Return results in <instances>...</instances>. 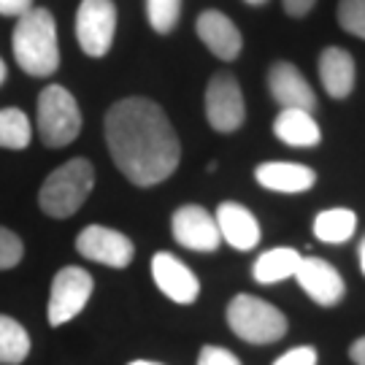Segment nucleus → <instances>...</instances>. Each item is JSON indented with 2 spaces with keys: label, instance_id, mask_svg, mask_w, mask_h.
<instances>
[{
  "label": "nucleus",
  "instance_id": "nucleus-1",
  "mask_svg": "<svg viewBox=\"0 0 365 365\" xmlns=\"http://www.w3.org/2000/svg\"><path fill=\"white\" fill-rule=\"evenodd\" d=\"M106 146L117 170L135 187H157L182 163V144L163 106L122 98L106 111Z\"/></svg>",
  "mask_w": 365,
  "mask_h": 365
},
{
  "label": "nucleus",
  "instance_id": "nucleus-2",
  "mask_svg": "<svg viewBox=\"0 0 365 365\" xmlns=\"http://www.w3.org/2000/svg\"><path fill=\"white\" fill-rule=\"evenodd\" d=\"M11 49L16 66L27 76H52L60 68V41H57V25L52 14L36 6L22 14L11 33Z\"/></svg>",
  "mask_w": 365,
  "mask_h": 365
},
{
  "label": "nucleus",
  "instance_id": "nucleus-3",
  "mask_svg": "<svg viewBox=\"0 0 365 365\" xmlns=\"http://www.w3.org/2000/svg\"><path fill=\"white\" fill-rule=\"evenodd\" d=\"M95 187V168L87 157H73L54 168L38 190V206L52 220H68L73 217Z\"/></svg>",
  "mask_w": 365,
  "mask_h": 365
},
{
  "label": "nucleus",
  "instance_id": "nucleus-4",
  "mask_svg": "<svg viewBox=\"0 0 365 365\" xmlns=\"http://www.w3.org/2000/svg\"><path fill=\"white\" fill-rule=\"evenodd\" d=\"M225 317H227V327L235 336L255 346H268V344L282 341L289 327L284 312H279L274 303L257 298V295H247V292L235 295L227 303Z\"/></svg>",
  "mask_w": 365,
  "mask_h": 365
},
{
  "label": "nucleus",
  "instance_id": "nucleus-5",
  "mask_svg": "<svg viewBox=\"0 0 365 365\" xmlns=\"http://www.w3.org/2000/svg\"><path fill=\"white\" fill-rule=\"evenodd\" d=\"M41 144L49 149L71 146L81 133V108L76 98L63 84H49L38 95V114H36Z\"/></svg>",
  "mask_w": 365,
  "mask_h": 365
},
{
  "label": "nucleus",
  "instance_id": "nucleus-6",
  "mask_svg": "<svg viewBox=\"0 0 365 365\" xmlns=\"http://www.w3.org/2000/svg\"><path fill=\"white\" fill-rule=\"evenodd\" d=\"M95 289V279L90 271L78 268V265H66L60 268L52 279V289H49V325L60 327L68 325L71 319H76L78 314L87 309Z\"/></svg>",
  "mask_w": 365,
  "mask_h": 365
},
{
  "label": "nucleus",
  "instance_id": "nucleus-7",
  "mask_svg": "<svg viewBox=\"0 0 365 365\" xmlns=\"http://www.w3.org/2000/svg\"><path fill=\"white\" fill-rule=\"evenodd\" d=\"M203 106H206V122L211 125V130L222 135L241 130L247 122V101L233 73H217L209 78Z\"/></svg>",
  "mask_w": 365,
  "mask_h": 365
},
{
  "label": "nucleus",
  "instance_id": "nucleus-8",
  "mask_svg": "<svg viewBox=\"0 0 365 365\" xmlns=\"http://www.w3.org/2000/svg\"><path fill=\"white\" fill-rule=\"evenodd\" d=\"M117 36L114 0H81L76 11V41L87 57H106Z\"/></svg>",
  "mask_w": 365,
  "mask_h": 365
},
{
  "label": "nucleus",
  "instance_id": "nucleus-9",
  "mask_svg": "<svg viewBox=\"0 0 365 365\" xmlns=\"http://www.w3.org/2000/svg\"><path fill=\"white\" fill-rule=\"evenodd\" d=\"M76 252L90 262H101L108 268H128L135 257V247L125 233L106 225H90L76 235Z\"/></svg>",
  "mask_w": 365,
  "mask_h": 365
},
{
  "label": "nucleus",
  "instance_id": "nucleus-10",
  "mask_svg": "<svg viewBox=\"0 0 365 365\" xmlns=\"http://www.w3.org/2000/svg\"><path fill=\"white\" fill-rule=\"evenodd\" d=\"M170 233L176 238V244H182L184 249H192V252H203V255L217 252L222 247L217 220L197 203H187V206H179L173 211Z\"/></svg>",
  "mask_w": 365,
  "mask_h": 365
},
{
  "label": "nucleus",
  "instance_id": "nucleus-11",
  "mask_svg": "<svg viewBox=\"0 0 365 365\" xmlns=\"http://www.w3.org/2000/svg\"><path fill=\"white\" fill-rule=\"evenodd\" d=\"M295 282L322 309L339 306L341 300H344V295H346L344 276L336 271V265H330L322 257H303L298 271H295Z\"/></svg>",
  "mask_w": 365,
  "mask_h": 365
},
{
  "label": "nucleus",
  "instance_id": "nucleus-12",
  "mask_svg": "<svg viewBox=\"0 0 365 365\" xmlns=\"http://www.w3.org/2000/svg\"><path fill=\"white\" fill-rule=\"evenodd\" d=\"M152 279L157 289L179 306H192L200 295V282L195 271L170 252H157L152 257Z\"/></svg>",
  "mask_w": 365,
  "mask_h": 365
},
{
  "label": "nucleus",
  "instance_id": "nucleus-13",
  "mask_svg": "<svg viewBox=\"0 0 365 365\" xmlns=\"http://www.w3.org/2000/svg\"><path fill=\"white\" fill-rule=\"evenodd\" d=\"M195 30H197V38L203 41V46H206L217 60L233 63V60L241 57L244 38H241V30L235 27V22L227 14L217 11V9L203 11L197 16Z\"/></svg>",
  "mask_w": 365,
  "mask_h": 365
},
{
  "label": "nucleus",
  "instance_id": "nucleus-14",
  "mask_svg": "<svg viewBox=\"0 0 365 365\" xmlns=\"http://www.w3.org/2000/svg\"><path fill=\"white\" fill-rule=\"evenodd\" d=\"M268 92L282 108H300V111H309V114H314V108H317V92L312 90L306 76L287 60L271 66Z\"/></svg>",
  "mask_w": 365,
  "mask_h": 365
},
{
  "label": "nucleus",
  "instance_id": "nucleus-15",
  "mask_svg": "<svg viewBox=\"0 0 365 365\" xmlns=\"http://www.w3.org/2000/svg\"><path fill=\"white\" fill-rule=\"evenodd\" d=\"M214 220H217V227H220L222 244L233 247L235 252H249V249H255L260 244V222L247 206H241L235 200H225V203L217 206Z\"/></svg>",
  "mask_w": 365,
  "mask_h": 365
},
{
  "label": "nucleus",
  "instance_id": "nucleus-16",
  "mask_svg": "<svg viewBox=\"0 0 365 365\" xmlns=\"http://www.w3.org/2000/svg\"><path fill=\"white\" fill-rule=\"evenodd\" d=\"M255 179L260 187L282 195H300L317 184V170L303 163H260L255 168Z\"/></svg>",
  "mask_w": 365,
  "mask_h": 365
},
{
  "label": "nucleus",
  "instance_id": "nucleus-17",
  "mask_svg": "<svg viewBox=\"0 0 365 365\" xmlns=\"http://www.w3.org/2000/svg\"><path fill=\"white\" fill-rule=\"evenodd\" d=\"M319 78H322V87L330 98H336V101L349 98L354 90V78H357L354 57L341 46L322 49V54H319Z\"/></svg>",
  "mask_w": 365,
  "mask_h": 365
},
{
  "label": "nucleus",
  "instance_id": "nucleus-18",
  "mask_svg": "<svg viewBox=\"0 0 365 365\" xmlns=\"http://www.w3.org/2000/svg\"><path fill=\"white\" fill-rule=\"evenodd\" d=\"M274 135L282 144L295 146V149H312L322 141V130H319L317 119L300 108L279 111V117L274 119Z\"/></svg>",
  "mask_w": 365,
  "mask_h": 365
},
{
  "label": "nucleus",
  "instance_id": "nucleus-19",
  "mask_svg": "<svg viewBox=\"0 0 365 365\" xmlns=\"http://www.w3.org/2000/svg\"><path fill=\"white\" fill-rule=\"evenodd\" d=\"M300 252L292 247H276L262 252L252 265V276L260 284H279L284 279H292L300 265Z\"/></svg>",
  "mask_w": 365,
  "mask_h": 365
},
{
  "label": "nucleus",
  "instance_id": "nucleus-20",
  "mask_svg": "<svg viewBox=\"0 0 365 365\" xmlns=\"http://www.w3.org/2000/svg\"><path fill=\"white\" fill-rule=\"evenodd\" d=\"M357 230V214L352 209H327L319 211L314 220V235L322 244H346Z\"/></svg>",
  "mask_w": 365,
  "mask_h": 365
},
{
  "label": "nucleus",
  "instance_id": "nucleus-21",
  "mask_svg": "<svg viewBox=\"0 0 365 365\" xmlns=\"http://www.w3.org/2000/svg\"><path fill=\"white\" fill-rule=\"evenodd\" d=\"M30 354V333L14 317L0 314V365H19Z\"/></svg>",
  "mask_w": 365,
  "mask_h": 365
},
{
  "label": "nucleus",
  "instance_id": "nucleus-22",
  "mask_svg": "<svg viewBox=\"0 0 365 365\" xmlns=\"http://www.w3.org/2000/svg\"><path fill=\"white\" fill-rule=\"evenodd\" d=\"M33 141V125L22 108H0V149H27Z\"/></svg>",
  "mask_w": 365,
  "mask_h": 365
},
{
  "label": "nucleus",
  "instance_id": "nucleus-23",
  "mask_svg": "<svg viewBox=\"0 0 365 365\" xmlns=\"http://www.w3.org/2000/svg\"><path fill=\"white\" fill-rule=\"evenodd\" d=\"M146 19L155 33L168 36L182 19V0H146Z\"/></svg>",
  "mask_w": 365,
  "mask_h": 365
},
{
  "label": "nucleus",
  "instance_id": "nucleus-24",
  "mask_svg": "<svg viewBox=\"0 0 365 365\" xmlns=\"http://www.w3.org/2000/svg\"><path fill=\"white\" fill-rule=\"evenodd\" d=\"M336 19H339L341 30L365 41V0H339Z\"/></svg>",
  "mask_w": 365,
  "mask_h": 365
},
{
  "label": "nucleus",
  "instance_id": "nucleus-25",
  "mask_svg": "<svg viewBox=\"0 0 365 365\" xmlns=\"http://www.w3.org/2000/svg\"><path fill=\"white\" fill-rule=\"evenodd\" d=\"M22 257H25V244H22V238L14 233V230L0 225V271L16 268V265L22 262Z\"/></svg>",
  "mask_w": 365,
  "mask_h": 365
},
{
  "label": "nucleus",
  "instance_id": "nucleus-26",
  "mask_svg": "<svg viewBox=\"0 0 365 365\" xmlns=\"http://www.w3.org/2000/svg\"><path fill=\"white\" fill-rule=\"evenodd\" d=\"M197 365H244L238 357H235L230 349L225 346H203L200 354H197Z\"/></svg>",
  "mask_w": 365,
  "mask_h": 365
},
{
  "label": "nucleus",
  "instance_id": "nucleus-27",
  "mask_svg": "<svg viewBox=\"0 0 365 365\" xmlns=\"http://www.w3.org/2000/svg\"><path fill=\"white\" fill-rule=\"evenodd\" d=\"M317 349L314 346H295V349H289L284 352L274 365H317Z\"/></svg>",
  "mask_w": 365,
  "mask_h": 365
},
{
  "label": "nucleus",
  "instance_id": "nucleus-28",
  "mask_svg": "<svg viewBox=\"0 0 365 365\" xmlns=\"http://www.w3.org/2000/svg\"><path fill=\"white\" fill-rule=\"evenodd\" d=\"M33 9V0H0V16H14L19 19L22 14Z\"/></svg>",
  "mask_w": 365,
  "mask_h": 365
},
{
  "label": "nucleus",
  "instance_id": "nucleus-29",
  "mask_svg": "<svg viewBox=\"0 0 365 365\" xmlns=\"http://www.w3.org/2000/svg\"><path fill=\"white\" fill-rule=\"evenodd\" d=\"M282 3H284V11L295 19H303L317 6V0H282Z\"/></svg>",
  "mask_w": 365,
  "mask_h": 365
},
{
  "label": "nucleus",
  "instance_id": "nucleus-30",
  "mask_svg": "<svg viewBox=\"0 0 365 365\" xmlns=\"http://www.w3.org/2000/svg\"><path fill=\"white\" fill-rule=\"evenodd\" d=\"M349 360H352L354 365H365V336L352 341V346H349Z\"/></svg>",
  "mask_w": 365,
  "mask_h": 365
},
{
  "label": "nucleus",
  "instance_id": "nucleus-31",
  "mask_svg": "<svg viewBox=\"0 0 365 365\" xmlns=\"http://www.w3.org/2000/svg\"><path fill=\"white\" fill-rule=\"evenodd\" d=\"M360 271H363V276H365V238L360 241Z\"/></svg>",
  "mask_w": 365,
  "mask_h": 365
},
{
  "label": "nucleus",
  "instance_id": "nucleus-32",
  "mask_svg": "<svg viewBox=\"0 0 365 365\" xmlns=\"http://www.w3.org/2000/svg\"><path fill=\"white\" fill-rule=\"evenodd\" d=\"M6 76H9V68H6V63L0 60V87H3V81H6Z\"/></svg>",
  "mask_w": 365,
  "mask_h": 365
},
{
  "label": "nucleus",
  "instance_id": "nucleus-33",
  "mask_svg": "<svg viewBox=\"0 0 365 365\" xmlns=\"http://www.w3.org/2000/svg\"><path fill=\"white\" fill-rule=\"evenodd\" d=\"M128 365H163V363H155V360H133Z\"/></svg>",
  "mask_w": 365,
  "mask_h": 365
},
{
  "label": "nucleus",
  "instance_id": "nucleus-34",
  "mask_svg": "<svg viewBox=\"0 0 365 365\" xmlns=\"http://www.w3.org/2000/svg\"><path fill=\"white\" fill-rule=\"evenodd\" d=\"M244 3H247V6H265L268 0H244Z\"/></svg>",
  "mask_w": 365,
  "mask_h": 365
}]
</instances>
